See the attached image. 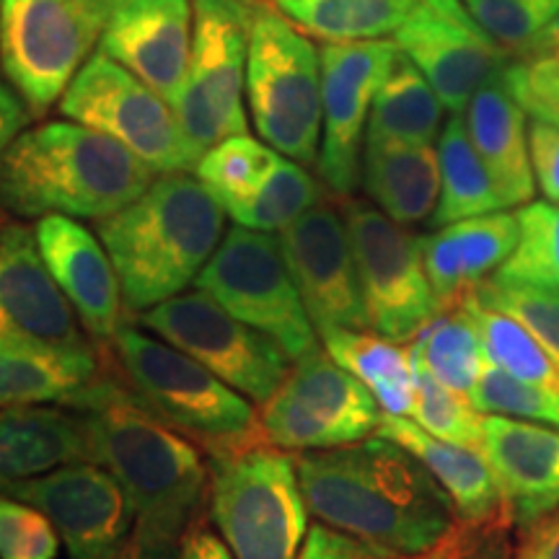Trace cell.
I'll return each instance as SVG.
<instances>
[{
    "label": "cell",
    "instance_id": "1",
    "mask_svg": "<svg viewBox=\"0 0 559 559\" xmlns=\"http://www.w3.org/2000/svg\"><path fill=\"white\" fill-rule=\"evenodd\" d=\"M309 513L383 557H415L449 534L456 508L423 461L383 438L296 453Z\"/></svg>",
    "mask_w": 559,
    "mask_h": 559
},
{
    "label": "cell",
    "instance_id": "2",
    "mask_svg": "<svg viewBox=\"0 0 559 559\" xmlns=\"http://www.w3.org/2000/svg\"><path fill=\"white\" fill-rule=\"evenodd\" d=\"M86 415L91 461L115 474L128 495L135 528L179 544L200 519L210 469L187 436L153 415L124 381L102 373L73 404Z\"/></svg>",
    "mask_w": 559,
    "mask_h": 559
},
{
    "label": "cell",
    "instance_id": "3",
    "mask_svg": "<svg viewBox=\"0 0 559 559\" xmlns=\"http://www.w3.org/2000/svg\"><path fill=\"white\" fill-rule=\"evenodd\" d=\"M226 207L187 171L160 174L96 223L130 311H148L192 285L226 236Z\"/></svg>",
    "mask_w": 559,
    "mask_h": 559
},
{
    "label": "cell",
    "instance_id": "4",
    "mask_svg": "<svg viewBox=\"0 0 559 559\" xmlns=\"http://www.w3.org/2000/svg\"><path fill=\"white\" fill-rule=\"evenodd\" d=\"M156 171L115 138L79 122L24 130L0 158V207L16 218L102 221L138 200Z\"/></svg>",
    "mask_w": 559,
    "mask_h": 559
},
{
    "label": "cell",
    "instance_id": "5",
    "mask_svg": "<svg viewBox=\"0 0 559 559\" xmlns=\"http://www.w3.org/2000/svg\"><path fill=\"white\" fill-rule=\"evenodd\" d=\"M124 383L153 415L210 453L267 443L249 400L192 355L122 324L111 340Z\"/></svg>",
    "mask_w": 559,
    "mask_h": 559
},
{
    "label": "cell",
    "instance_id": "6",
    "mask_svg": "<svg viewBox=\"0 0 559 559\" xmlns=\"http://www.w3.org/2000/svg\"><path fill=\"white\" fill-rule=\"evenodd\" d=\"M210 515L236 559H298L309 506L296 456L277 445L210 453Z\"/></svg>",
    "mask_w": 559,
    "mask_h": 559
},
{
    "label": "cell",
    "instance_id": "7",
    "mask_svg": "<svg viewBox=\"0 0 559 559\" xmlns=\"http://www.w3.org/2000/svg\"><path fill=\"white\" fill-rule=\"evenodd\" d=\"M247 102L270 148L309 166L321 148V58L283 11L254 3L249 26Z\"/></svg>",
    "mask_w": 559,
    "mask_h": 559
},
{
    "label": "cell",
    "instance_id": "8",
    "mask_svg": "<svg viewBox=\"0 0 559 559\" xmlns=\"http://www.w3.org/2000/svg\"><path fill=\"white\" fill-rule=\"evenodd\" d=\"M107 21V0H0V68L34 117L62 99Z\"/></svg>",
    "mask_w": 559,
    "mask_h": 559
},
{
    "label": "cell",
    "instance_id": "9",
    "mask_svg": "<svg viewBox=\"0 0 559 559\" xmlns=\"http://www.w3.org/2000/svg\"><path fill=\"white\" fill-rule=\"evenodd\" d=\"M228 313L275 340L290 360L319 347L317 326L306 311L280 239L236 223L194 280Z\"/></svg>",
    "mask_w": 559,
    "mask_h": 559
},
{
    "label": "cell",
    "instance_id": "10",
    "mask_svg": "<svg viewBox=\"0 0 559 559\" xmlns=\"http://www.w3.org/2000/svg\"><path fill=\"white\" fill-rule=\"evenodd\" d=\"M257 0H192V55L174 115L192 151L247 135L249 26Z\"/></svg>",
    "mask_w": 559,
    "mask_h": 559
},
{
    "label": "cell",
    "instance_id": "11",
    "mask_svg": "<svg viewBox=\"0 0 559 559\" xmlns=\"http://www.w3.org/2000/svg\"><path fill=\"white\" fill-rule=\"evenodd\" d=\"M60 111L68 120L115 138L156 174L194 171L200 160L171 104L102 50L70 81Z\"/></svg>",
    "mask_w": 559,
    "mask_h": 559
},
{
    "label": "cell",
    "instance_id": "12",
    "mask_svg": "<svg viewBox=\"0 0 559 559\" xmlns=\"http://www.w3.org/2000/svg\"><path fill=\"white\" fill-rule=\"evenodd\" d=\"M383 409L366 383L326 349L293 360L290 373L264 402V440L283 451H330L366 440L379 430Z\"/></svg>",
    "mask_w": 559,
    "mask_h": 559
},
{
    "label": "cell",
    "instance_id": "13",
    "mask_svg": "<svg viewBox=\"0 0 559 559\" xmlns=\"http://www.w3.org/2000/svg\"><path fill=\"white\" fill-rule=\"evenodd\" d=\"M370 330L391 342H412L440 306L423 262V236L407 234L373 202H342Z\"/></svg>",
    "mask_w": 559,
    "mask_h": 559
},
{
    "label": "cell",
    "instance_id": "14",
    "mask_svg": "<svg viewBox=\"0 0 559 559\" xmlns=\"http://www.w3.org/2000/svg\"><path fill=\"white\" fill-rule=\"evenodd\" d=\"M140 324L192 355L251 402H267L290 373V355L275 340L243 324L202 290L153 306L143 311Z\"/></svg>",
    "mask_w": 559,
    "mask_h": 559
},
{
    "label": "cell",
    "instance_id": "15",
    "mask_svg": "<svg viewBox=\"0 0 559 559\" xmlns=\"http://www.w3.org/2000/svg\"><path fill=\"white\" fill-rule=\"evenodd\" d=\"M396 41H326L321 58V148L319 174L340 198H349L360 181L370 104L394 66Z\"/></svg>",
    "mask_w": 559,
    "mask_h": 559
},
{
    "label": "cell",
    "instance_id": "16",
    "mask_svg": "<svg viewBox=\"0 0 559 559\" xmlns=\"http://www.w3.org/2000/svg\"><path fill=\"white\" fill-rule=\"evenodd\" d=\"M394 41L423 70L451 115H464L472 96L513 58L481 29L461 0H417L394 32Z\"/></svg>",
    "mask_w": 559,
    "mask_h": 559
},
{
    "label": "cell",
    "instance_id": "17",
    "mask_svg": "<svg viewBox=\"0 0 559 559\" xmlns=\"http://www.w3.org/2000/svg\"><path fill=\"white\" fill-rule=\"evenodd\" d=\"M0 492L41 510L58 528L70 559L109 555L135 528L122 485L96 461H73L37 477L9 481Z\"/></svg>",
    "mask_w": 559,
    "mask_h": 559
},
{
    "label": "cell",
    "instance_id": "18",
    "mask_svg": "<svg viewBox=\"0 0 559 559\" xmlns=\"http://www.w3.org/2000/svg\"><path fill=\"white\" fill-rule=\"evenodd\" d=\"M280 249L319 334L370 330L349 230L337 207L319 200L280 230Z\"/></svg>",
    "mask_w": 559,
    "mask_h": 559
},
{
    "label": "cell",
    "instance_id": "19",
    "mask_svg": "<svg viewBox=\"0 0 559 559\" xmlns=\"http://www.w3.org/2000/svg\"><path fill=\"white\" fill-rule=\"evenodd\" d=\"M0 340L94 349L47 270L37 228L0 207Z\"/></svg>",
    "mask_w": 559,
    "mask_h": 559
},
{
    "label": "cell",
    "instance_id": "20",
    "mask_svg": "<svg viewBox=\"0 0 559 559\" xmlns=\"http://www.w3.org/2000/svg\"><path fill=\"white\" fill-rule=\"evenodd\" d=\"M192 0H107L99 50L177 104L192 55Z\"/></svg>",
    "mask_w": 559,
    "mask_h": 559
},
{
    "label": "cell",
    "instance_id": "21",
    "mask_svg": "<svg viewBox=\"0 0 559 559\" xmlns=\"http://www.w3.org/2000/svg\"><path fill=\"white\" fill-rule=\"evenodd\" d=\"M39 251L70 309L94 342H111L122 326V288L109 251L86 226L68 215L37 223Z\"/></svg>",
    "mask_w": 559,
    "mask_h": 559
},
{
    "label": "cell",
    "instance_id": "22",
    "mask_svg": "<svg viewBox=\"0 0 559 559\" xmlns=\"http://www.w3.org/2000/svg\"><path fill=\"white\" fill-rule=\"evenodd\" d=\"M481 453L498 479L510 521L528 526L559 508V428L485 415Z\"/></svg>",
    "mask_w": 559,
    "mask_h": 559
},
{
    "label": "cell",
    "instance_id": "23",
    "mask_svg": "<svg viewBox=\"0 0 559 559\" xmlns=\"http://www.w3.org/2000/svg\"><path fill=\"white\" fill-rule=\"evenodd\" d=\"M519 215L506 210L449 223L423 236L425 272L440 311L456 309L479 283L492 277L519 247Z\"/></svg>",
    "mask_w": 559,
    "mask_h": 559
},
{
    "label": "cell",
    "instance_id": "24",
    "mask_svg": "<svg viewBox=\"0 0 559 559\" xmlns=\"http://www.w3.org/2000/svg\"><path fill=\"white\" fill-rule=\"evenodd\" d=\"M464 120L506 207L528 205L536 192L528 153V120L526 111L508 94L500 75L472 96Z\"/></svg>",
    "mask_w": 559,
    "mask_h": 559
},
{
    "label": "cell",
    "instance_id": "25",
    "mask_svg": "<svg viewBox=\"0 0 559 559\" xmlns=\"http://www.w3.org/2000/svg\"><path fill=\"white\" fill-rule=\"evenodd\" d=\"M73 461H91L88 425L81 409H0V487Z\"/></svg>",
    "mask_w": 559,
    "mask_h": 559
},
{
    "label": "cell",
    "instance_id": "26",
    "mask_svg": "<svg viewBox=\"0 0 559 559\" xmlns=\"http://www.w3.org/2000/svg\"><path fill=\"white\" fill-rule=\"evenodd\" d=\"M376 432L404 445L423 461L425 469L449 492L461 521H487L506 513L498 479L479 449L430 436L415 419L396 415H383Z\"/></svg>",
    "mask_w": 559,
    "mask_h": 559
},
{
    "label": "cell",
    "instance_id": "27",
    "mask_svg": "<svg viewBox=\"0 0 559 559\" xmlns=\"http://www.w3.org/2000/svg\"><path fill=\"white\" fill-rule=\"evenodd\" d=\"M360 181L370 202L391 221H430L440 198V164L432 145L370 140L362 143Z\"/></svg>",
    "mask_w": 559,
    "mask_h": 559
},
{
    "label": "cell",
    "instance_id": "28",
    "mask_svg": "<svg viewBox=\"0 0 559 559\" xmlns=\"http://www.w3.org/2000/svg\"><path fill=\"white\" fill-rule=\"evenodd\" d=\"M102 373L96 349L0 340V409L47 402L73 407Z\"/></svg>",
    "mask_w": 559,
    "mask_h": 559
},
{
    "label": "cell",
    "instance_id": "29",
    "mask_svg": "<svg viewBox=\"0 0 559 559\" xmlns=\"http://www.w3.org/2000/svg\"><path fill=\"white\" fill-rule=\"evenodd\" d=\"M324 349L334 362L366 383L383 415H412L417 396V373L409 347L368 330H326Z\"/></svg>",
    "mask_w": 559,
    "mask_h": 559
},
{
    "label": "cell",
    "instance_id": "30",
    "mask_svg": "<svg viewBox=\"0 0 559 559\" xmlns=\"http://www.w3.org/2000/svg\"><path fill=\"white\" fill-rule=\"evenodd\" d=\"M443 111L423 70L400 52L370 104L366 138L432 145L443 130Z\"/></svg>",
    "mask_w": 559,
    "mask_h": 559
},
{
    "label": "cell",
    "instance_id": "31",
    "mask_svg": "<svg viewBox=\"0 0 559 559\" xmlns=\"http://www.w3.org/2000/svg\"><path fill=\"white\" fill-rule=\"evenodd\" d=\"M436 151L440 164V198L430 218L432 228L508 210L489 177L485 160L474 148L464 115L449 117L438 135Z\"/></svg>",
    "mask_w": 559,
    "mask_h": 559
},
{
    "label": "cell",
    "instance_id": "32",
    "mask_svg": "<svg viewBox=\"0 0 559 559\" xmlns=\"http://www.w3.org/2000/svg\"><path fill=\"white\" fill-rule=\"evenodd\" d=\"M300 32L326 41L394 37L417 0H275Z\"/></svg>",
    "mask_w": 559,
    "mask_h": 559
},
{
    "label": "cell",
    "instance_id": "33",
    "mask_svg": "<svg viewBox=\"0 0 559 559\" xmlns=\"http://www.w3.org/2000/svg\"><path fill=\"white\" fill-rule=\"evenodd\" d=\"M409 353L440 383L466 396H469L474 383L479 381V376L487 368V355L479 330L464 306L438 313L412 340Z\"/></svg>",
    "mask_w": 559,
    "mask_h": 559
},
{
    "label": "cell",
    "instance_id": "34",
    "mask_svg": "<svg viewBox=\"0 0 559 559\" xmlns=\"http://www.w3.org/2000/svg\"><path fill=\"white\" fill-rule=\"evenodd\" d=\"M461 306L477 324L489 366L506 370L508 376L526 381L531 386L559 394V366L521 321L498 309H489L474 296H466Z\"/></svg>",
    "mask_w": 559,
    "mask_h": 559
},
{
    "label": "cell",
    "instance_id": "35",
    "mask_svg": "<svg viewBox=\"0 0 559 559\" xmlns=\"http://www.w3.org/2000/svg\"><path fill=\"white\" fill-rule=\"evenodd\" d=\"M321 200L319 181L304 169V164L293 158H280L277 169L270 179L249 198L228 202L226 213L243 228L272 230L288 228L293 221L300 218L306 210Z\"/></svg>",
    "mask_w": 559,
    "mask_h": 559
},
{
    "label": "cell",
    "instance_id": "36",
    "mask_svg": "<svg viewBox=\"0 0 559 559\" xmlns=\"http://www.w3.org/2000/svg\"><path fill=\"white\" fill-rule=\"evenodd\" d=\"M280 158L283 153L262 145L260 140L234 135L202 153L194 174L221 200V205H228L260 190L277 169Z\"/></svg>",
    "mask_w": 559,
    "mask_h": 559
},
{
    "label": "cell",
    "instance_id": "37",
    "mask_svg": "<svg viewBox=\"0 0 559 559\" xmlns=\"http://www.w3.org/2000/svg\"><path fill=\"white\" fill-rule=\"evenodd\" d=\"M519 247L495 277L559 290V202L531 200L519 210Z\"/></svg>",
    "mask_w": 559,
    "mask_h": 559
},
{
    "label": "cell",
    "instance_id": "38",
    "mask_svg": "<svg viewBox=\"0 0 559 559\" xmlns=\"http://www.w3.org/2000/svg\"><path fill=\"white\" fill-rule=\"evenodd\" d=\"M469 296L489 309H498L521 321L559 366V290L492 275L479 283Z\"/></svg>",
    "mask_w": 559,
    "mask_h": 559
},
{
    "label": "cell",
    "instance_id": "39",
    "mask_svg": "<svg viewBox=\"0 0 559 559\" xmlns=\"http://www.w3.org/2000/svg\"><path fill=\"white\" fill-rule=\"evenodd\" d=\"M415 360V358H412ZM417 396L412 407V419L430 436L451 440V443L469 445L481 451V412L461 391H453L440 383L428 368L415 360Z\"/></svg>",
    "mask_w": 559,
    "mask_h": 559
},
{
    "label": "cell",
    "instance_id": "40",
    "mask_svg": "<svg viewBox=\"0 0 559 559\" xmlns=\"http://www.w3.org/2000/svg\"><path fill=\"white\" fill-rule=\"evenodd\" d=\"M472 19L510 55L534 47L559 16V0H461Z\"/></svg>",
    "mask_w": 559,
    "mask_h": 559
},
{
    "label": "cell",
    "instance_id": "41",
    "mask_svg": "<svg viewBox=\"0 0 559 559\" xmlns=\"http://www.w3.org/2000/svg\"><path fill=\"white\" fill-rule=\"evenodd\" d=\"M469 400L481 415H502L559 428V394L557 391L531 386L513 379L506 370L489 366L469 391Z\"/></svg>",
    "mask_w": 559,
    "mask_h": 559
},
{
    "label": "cell",
    "instance_id": "42",
    "mask_svg": "<svg viewBox=\"0 0 559 559\" xmlns=\"http://www.w3.org/2000/svg\"><path fill=\"white\" fill-rule=\"evenodd\" d=\"M500 79L531 120L559 124V47L513 55Z\"/></svg>",
    "mask_w": 559,
    "mask_h": 559
},
{
    "label": "cell",
    "instance_id": "43",
    "mask_svg": "<svg viewBox=\"0 0 559 559\" xmlns=\"http://www.w3.org/2000/svg\"><path fill=\"white\" fill-rule=\"evenodd\" d=\"M60 534L41 510L0 492V559H58Z\"/></svg>",
    "mask_w": 559,
    "mask_h": 559
},
{
    "label": "cell",
    "instance_id": "44",
    "mask_svg": "<svg viewBox=\"0 0 559 559\" xmlns=\"http://www.w3.org/2000/svg\"><path fill=\"white\" fill-rule=\"evenodd\" d=\"M531 169L549 202H559V124L528 120Z\"/></svg>",
    "mask_w": 559,
    "mask_h": 559
},
{
    "label": "cell",
    "instance_id": "45",
    "mask_svg": "<svg viewBox=\"0 0 559 559\" xmlns=\"http://www.w3.org/2000/svg\"><path fill=\"white\" fill-rule=\"evenodd\" d=\"M298 559H396V557H383L379 551L366 547V544L353 539V536L340 534V531H334L321 523V526H313L309 531Z\"/></svg>",
    "mask_w": 559,
    "mask_h": 559
},
{
    "label": "cell",
    "instance_id": "46",
    "mask_svg": "<svg viewBox=\"0 0 559 559\" xmlns=\"http://www.w3.org/2000/svg\"><path fill=\"white\" fill-rule=\"evenodd\" d=\"M32 117V109L21 99L19 91L9 81L0 79V158L11 148L13 140L26 130Z\"/></svg>",
    "mask_w": 559,
    "mask_h": 559
},
{
    "label": "cell",
    "instance_id": "47",
    "mask_svg": "<svg viewBox=\"0 0 559 559\" xmlns=\"http://www.w3.org/2000/svg\"><path fill=\"white\" fill-rule=\"evenodd\" d=\"M526 528L515 559H559V508Z\"/></svg>",
    "mask_w": 559,
    "mask_h": 559
},
{
    "label": "cell",
    "instance_id": "48",
    "mask_svg": "<svg viewBox=\"0 0 559 559\" xmlns=\"http://www.w3.org/2000/svg\"><path fill=\"white\" fill-rule=\"evenodd\" d=\"M179 557L181 559H236L230 555L228 544L218 539L202 519L194 521L192 526L185 531V536H181L179 542Z\"/></svg>",
    "mask_w": 559,
    "mask_h": 559
},
{
    "label": "cell",
    "instance_id": "49",
    "mask_svg": "<svg viewBox=\"0 0 559 559\" xmlns=\"http://www.w3.org/2000/svg\"><path fill=\"white\" fill-rule=\"evenodd\" d=\"M99 559H181V557H179V544L156 542L151 539V536L140 534L138 528H132V534L120 544V547Z\"/></svg>",
    "mask_w": 559,
    "mask_h": 559
},
{
    "label": "cell",
    "instance_id": "50",
    "mask_svg": "<svg viewBox=\"0 0 559 559\" xmlns=\"http://www.w3.org/2000/svg\"><path fill=\"white\" fill-rule=\"evenodd\" d=\"M544 47H559V16L539 34V39L534 41V47H531V50H544Z\"/></svg>",
    "mask_w": 559,
    "mask_h": 559
}]
</instances>
